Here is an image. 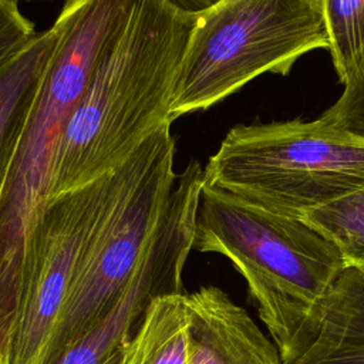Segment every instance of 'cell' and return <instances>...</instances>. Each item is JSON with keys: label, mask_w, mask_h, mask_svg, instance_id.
<instances>
[{"label": "cell", "mask_w": 364, "mask_h": 364, "mask_svg": "<svg viewBox=\"0 0 364 364\" xmlns=\"http://www.w3.org/2000/svg\"><path fill=\"white\" fill-rule=\"evenodd\" d=\"M166 0H136L71 112L58 144L50 198L122 166L164 124L195 24Z\"/></svg>", "instance_id": "6da1fadb"}, {"label": "cell", "mask_w": 364, "mask_h": 364, "mask_svg": "<svg viewBox=\"0 0 364 364\" xmlns=\"http://www.w3.org/2000/svg\"><path fill=\"white\" fill-rule=\"evenodd\" d=\"M136 0H65L60 40L0 189V364L18 316L31 230L50 199L63 129Z\"/></svg>", "instance_id": "7a4b0ae2"}, {"label": "cell", "mask_w": 364, "mask_h": 364, "mask_svg": "<svg viewBox=\"0 0 364 364\" xmlns=\"http://www.w3.org/2000/svg\"><path fill=\"white\" fill-rule=\"evenodd\" d=\"M192 249L225 256L243 276L283 364L314 337L324 304L347 269L334 243L304 220L205 182Z\"/></svg>", "instance_id": "3957f363"}, {"label": "cell", "mask_w": 364, "mask_h": 364, "mask_svg": "<svg viewBox=\"0 0 364 364\" xmlns=\"http://www.w3.org/2000/svg\"><path fill=\"white\" fill-rule=\"evenodd\" d=\"M203 182L266 210L301 219L364 188V138L320 118L239 124L209 158Z\"/></svg>", "instance_id": "277c9868"}, {"label": "cell", "mask_w": 364, "mask_h": 364, "mask_svg": "<svg viewBox=\"0 0 364 364\" xmlns=\"http://www.w3.org/2000/svg\"><path fill=\"white\" fill-rule=\"evenodd\" d=\"M328 47L323 0H219L196 16L169 122L210 108L264 73L286 75L301 55Z\"/></svg>", "instance_id": "5b68a950"}, {"label": "cell", "mask_w": 364, "mask_h": 364, "mask_svg": "<svg viewBox=\"0 0 364 364\" xmlns=\"http://www.w3.org/2000/svg\"><path fill=\"white\" fill-rule=\"evenodd\" d=\"M152 135L114 172L43 206L28 240L20 309L4 364L40 363L77 276L148 158Z\"/></svg>", "instance_id": "8992f818"}, {"label": "cell", "mask_w": 364, "mask_h": 364, "mask_svg": "<svg viewBox=\"0 0 364 364\" xmlns=\"http://www.w3.org/2000/svg\"><path fill=\"white\" fill-rule=\"evenodd\" d=\"M173 162L175 139L164 124L77 276L38 364H54L115 307L152 242L178 175Z\"/></svg>", "instance_id": "52a82bcc"}, {"label": "cell", "mask_w": 364, "mask_h": 364, "mask_svg": "<svg viewBox=\"0 0 364 364\" xmlns=\"http://www.w3.org/2000/svg\"><path fill=\"white\" fill-rule=\"evenodd\" d=\"M203 168L191 161L176 175L165 209L134 277L115 307L54 364H114L136 333L149 303L182 293V270L193 245Z\"/></svg>", "instance_id": "ba28073f"}, {"label": "cell", "mask_w": 364, "mask_h": 364, "mask_svg": "<svg viewBox=\"0 0 364 364\" xmlns=\"http://www.w3.org/2000/svg\"><path fill=\"white\" fill-rule=\"evenodd\" d=\"M186 306L188 364H283L273 340L222 289L203 286L186 294Z\"/></svg>", "instance_id": "9c48e42d"}, {"label": "cell", "mask_w": 364, "mask_h": 364, "mask_svg": "<svg viewBox=\"0 0 364 364\" xmlns=\"http://www.w3.org/2000/svg\"><path fill=\"white\" fill-rule=\"evenodd\" d=\"M60 40L54 23L0 71V189Z\"/></svg>", "instance_id": "30bf717a"}, {"label": "cell", "mask_w": 364, "mask_h": 364, "mask_svg": "<svg viewBox=\"0 0 364 364\" xmlns=\"http://www.w3.org/2000/svg\"><path fill=\"white\" fill-rule=\"evenodd\" d=\"M289 364H364V274L346 269L314 337Z\"/></svg>", "instance_id": "8fae6325"}, {"label": "cell", "mask_w": 364, "mask_h": 364, "mask_svg": "<svg viewBox=\"0 0 364 364\" xmlns=\"http://www.w3.org/2000/svg\"><path fill=\"white\" fill-rule=\"evenodd\" d=\"M188 327L186 293L155 297L125 347L122 364H188Z\"/></svg>", "instance_id": "7c38bea8"}, {"label": "cell", "mask_w": 364, "mask_h": 364, "mask_svg": "<svg viewBox=\"0 0 364 364\" xmlns=\"http://www.w3.org/2000/svg\"><path fill=\"white\" fill-rule=\"evenodd\" d=\"M330 53L344 88L364 73V0H323Z\"/></svg>", "instance_id": "4fadbf2b"}, {"label": "cell", "mask_w": 364, "mask_h": 364, "mask_svg": "<svg viewBox=\"0 0 364 364\" xmlns=\"http://www.w3.org/2000/svg\"><path fill=\"white\" fill-rule=\"evenodd\" d=\"M301 220L334 243L347 269L364 274V188L306 213Z\"/></svg>", "instance_id": "5bb4252c"}, {"label": "cell", "mask_w": 364, "mask_h": 364, "mask_svg": "<svg viewBox=\"0 0 364 364\" xmlns=\"http://www.w3.org/2000/svg\"><path fill=\"white\" fill-rule=\"evenodd\" d=\"M34 24L18 4L0 0V71L36 37Z\"/></svg>", "instance_id": "9a60e30c"}, {"label": "cell", "mask_w": 364, "mask_h": 364, "mask_svg": "<svg viewBox=\"0 0 364 364\" xmlns=\"http://www.w3.org/2000/svg\"><path fill=\"white\" fill-rule=\"evenodd\" d=\"M318 118L334 128L364 138V73L355 84L346 87L338 100Z\"/></svg>", "instance_id": "2e32d148"}, {"label": "cell", "mask_w": 364, "mask_h": 364, "mask_svg": "<svg viewBox=\"0 0 364 364\" xmlns=\"http://www.w3.org/2000/svg\"><path fill=\"white\" fill-rule=\"evenodd\" d=\"M171 6L178 9L179 11L189 14V16H198L212 6H215L219 0H166Z\"/></svg>", "instance_id": "e0dca14e"}, {"label": "cell", "mask_w": 364, "mask_h": 364, "mask_svg": "<svg viewBox=\"0 0 364 364\" xmlns=\"http://www.w3.org/2000/svg\"><path fill=\"white\" fill-rule=\"evenodd\" d=\"M9 1H11V3H14V4H18L20 1H34V0H9Z\"/></svg>", "instance_id": "ac0fdd59"}, {"label": "cell", "mask_w": 364, "mask_h": 364, "mask_svg": "<svg viewBox=\"0 0 364 364\" xmlns=\"http://www.w3.org/2000/svg\"><path fill=\"white\" fill-rule=\"evenodd\" d=\"M122 358H124V355H122ZM122 358H119L117 363H114V364H122Z\"/></svg>", "instance_id": "d6986e66"}]
</instances>
